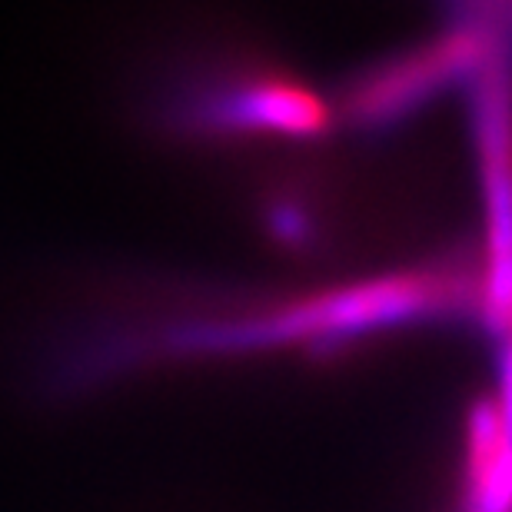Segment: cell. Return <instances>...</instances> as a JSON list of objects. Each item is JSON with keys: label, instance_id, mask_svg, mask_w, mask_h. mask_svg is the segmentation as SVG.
<instances>
[{"label": "cell", "instance_id": "6da1fadb", "mask_svg": "<svg viewBox=\"0 0 512 512\" xmlns=\"http://www.w3.org/2000/svg\"><path fill=\"white\" fill-rule=\"evenodd\" d=\"M479 306V283L469 280L456 266H429V270L386 273L373 280H360L350 286H336L303 300H290L280 306H266L260 313L237 316L223 323H197L180 326L157 340L177 353L190 350H243V346H270L293 340H350L360 333H376L386 326L423 320V316Z\"/></svg>", "mask_w": 512, "mask_h": 512}, {"label": "cell", "instance_id": "7a4b0ae2", "mask_svg": "<svg viewBox=\"0 0 512 512\" xmlns=\"http://www.w3.org/2000/svg\"><path fill=\"white\" fill-rule=\"evenodd\" d=\"M473 137L483 183V260L479 313L489 330H506L512 313V27L473 74Z\"/></svg>", "mask_w": 512, "mask_h": 512}, {"label": "cell", "instance_id": "3957f363", "mask_svg": "<svg viewBox=\"0 0 512 512\" xmlns=\"http://www.w3.org/2000/svg\"><path fill=\"white\" fill-rule=\"evenodd\" d=\"M506 30V24H486V20L446 27L423 47L386 60L356 80L346 97V110L360 124H383V120L403 117L406 110L436 97L456 80H473Z\"/></svg>", "mask_w": 512, "mask_h": 512}, {"label": "cell", "instance_id": "277c9868", "mask_svg": "<svg viewBox=\"0 0 512 512\" xmlns=\"http://www.w3.org/2000/svg\"><path fill=\"white\" fill-rule=\"evenodd\" d=\"M197 114L207 127L283 133V137H313L330 120L326 104L310 87L273 74L233 80L220 94L203 97Z\"/></svg>", "mask_w": 512, "mask_h": 512}, {"label": "cell", "instance_id": "5b68a950", "mask_svg": "<svg viewBox=\"0 0 512 512\" xmlns=\"http://www.w3.org/2000/svg\"><path fill=\"white\" fill-rule=\"evenodd\" d=\"M459 512H512V403L496 393L466 419Z\"/></svg>", "mask_w": 512, "mask_h": 512}, {"label": "cell", "instance_id": "8992f818", "mask_svg": "<svg viewBox=\"0 0 512 512\" xmlns=\"http://www.w3.org/2000/svg\"><path fill=\"white\" fill-rule=\"evenodd\" d=\"M503 333H509V343H512V313H509V320H506V330Z\"/></svg>", "mask_w": 512, "mask_h": 512}]
</instances>
